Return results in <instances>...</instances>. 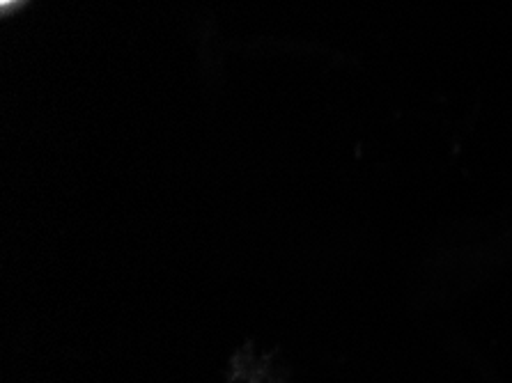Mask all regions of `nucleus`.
<instances>
[{
	"label": "nucleus",
	"mask_w": 512,
	"mask_h": 383,
	"mask_svg": "<svg viewBox=\"0 0 512 383\" xmlns=\"http://www.w3.org/2000/svg\"><path fill=\"white\" fill-rule=\"evenodd\" d=\"M12 3H17V0H0V5H3V7H10Z\"/></svg>",
	"instance_id": "f257e3e1"
}]
</instances>
